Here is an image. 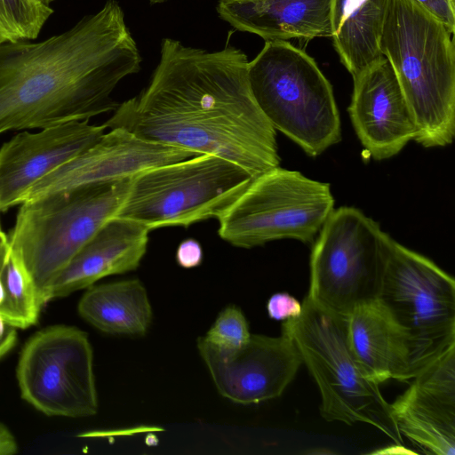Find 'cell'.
Returning <instances> with one entry per match:
<instances>
[{"label": "cell", "instance_id": "1", "mask_svg": "<svg viewBox=\"0 0 455 455\" xmlns=\"http://www.w3.org/2000/svg\"><path fill=\"white\" fill-rule=\"evenodd\" d=\"M248 60L232 46L209 52L165 38L150 83L104 124L137 137L226 158L252 177L279 166L275 130L248 80Z\"/></svg>", "mask_w": 455, "mask_h": 455}, {"label": "cell", "instance_id": "2", "mask_svg": "<svg viewBox=\"0 0 455 455\" xmlns=\"http://www.w3.org/2000/svg\"><path fill=\"white\" fill-rule=\"evenodd\" d=\"M0 44V135L115 111L111 94L141 58L116 0L44 40Z\"/></svg>", "mask_w": 455, "mask_h": 455}, {"label": "cell", "instance_id": "3", "mask_svg": "<svg viewBox=\"0 0 455 455\" xmlns=\"http://www.w3.org/2000/svg\"><path fill=\"white\" fill-rule=\"evenodd\" d=\"M453 36L415 0H388L379 50L413 117L414 140L425 148L447 146L455 135Z\"/></svg>", "mask_w": 455, "mask_h": 455}, {"label": "cell", "instance_id": "4", "mask_svg": "<svg viewBox=\"0 0 455 455\" xmlns=\"http://www.w3.org/2000/svg\"><path fill=\"white\" fill-rule=\"evenodd\" d=\"M130 180L80 186L24 201L10 252L30 276L41 306L57 275L121 205Z\"/></svg>", "mask_w": 455, "mask_h": 455}, {"label": "cell", "instance_id": "5", "mask_svg": "<svg viewBox=\"0 0 455 455\" xmlns=\"http://www.w3.org/2000/svg\"><path fill=\"white\" fill-rule=\"evenodd\" d=\"M299 315L283 321L282 331L296 344L321 395L320 413L327 421L369 424L401 444L379 385L365 377L351 352L347 316L327 310L308 295Z\"/></svg>", "mask_w": 455, "mask_h": 455}, {"label": "cell", "instance_id": "6", "mask_svg": "<svg viewBox=\"0 0 455 455\" xmlns=\"http://www.w3.org/2000/svg\"><path fill=\"white\" fill-rule=\"evenodd\" d=\"M254 100L276 131L310 156L341 140L332 86L315 60L287 41H266L248 63Z\"/></svg>", "mask_w": 455, "mask_h": 455}, {"label": "cell", "instance_id": "7", "mask_svg": "<svg viewBox=\"0 0 455 455\" xmlns=\"http://www.w3.org/2000/svg\"><path fill=\"white\" fill-rule=\"evenodd\" d=\"M252 178L235 163L211 154L156 166L130 179L113 218L149 230L218 219Z\"/></svg>", "mask_w": 455, "mask_h": 455}, {"label": "cell", "instance_id": "8", "mask_svg": "<svg viewBox=\"0 0 455 455\" xmlns=\"http://www.w3.org/2000/svg\"><path fill=\"white\" fill-rule=\"evenodd\" d=\"M376 300L408 339L413 377L455 346L453 277L391 236Z\"/></svg>", "mask_w": 455, "mask_h": 455}, {"label": "cell", "instance_id": "9", "mask_svg": "<svg viewBox=\"0 0 455 455\" xmlns=\"http://www.w3.org/2000/svg\"><path fill=\"white\" fill-rule=\"evenodd\" d=\"M333 205L328 183L277 166L251 179L217 219L218 234L231 245L246 249L287 238L309 243Z\"/></svg>", "mask_w": 455, "mask_h": 455}, {"label": "cell", "instance_id": "10", "mask_svg": "<svg viewBox=\"0 0 455 455\" xmlns=\"http://www.w3.org/2000/svg\"><path fill=\"white\" fill-rule=\"evenodd\" d=\"M388 238L358 209L333 210L312 248L307 295L322 307L345 316L375 300Z\"/></svg>", "mask_w": 455, "mask_h": 455}, {"label": "cell", "instance_id": "11", "mask_svg": "<svg viewBox=\"0 0 455 455\" xmlns=\"http://www.w3.org/2000/svg\"><path fill=\"white\" fill-rule=\"evenodd\" d=\"M16 375L22 398L48 416L80 418L98 411L92 347L76 327L35 333L23 347Z\"/></svg>", "mask_w": 455, "mask_h": 455}, {"label": "cell", "instance_id": "12", "mask_svg": "<svg viewBox=\"0 0 455 455\" xmlns=\"http://www.w3.org/2000/svg\"><path fill=\"white\" fill-rule=\"evenodd\" d=\"M196 346L218 392L240 404L280 396L303 363L296 344L283 331L278 337L251 334L235 350L214 347L204 337Z\"/></svg>", "mask_w": 455, "mask_h": 455}, {"label": "cell", "instance_id": "13", "mask_svg": "<svg viewBox=\"0 0 455 455\" xmlns=\"http://www.w3.org/2000/svg\"><path fill=\"white\" fill-rule=\"evenodd\" d=\"M196 155L144 140L122 128L110 129L90 148L35 183L23 202L80 186L130 180L145 170Z\"/></svg>", "mask_w": 455, "mask_h": 455}, {"label": "cell", "instance_id": "14", "mask_svg": "<svg viewBox=\"0 0 455 455\" xmlns=\"http://www.w3.org/2000/svg\"><path fill=\"white\" fill-rule=\"evenodd\" d=\"M104 124L71 121L36 132L17 133L0 148V212L20 204L28 190L93 145Z\"/></svg>", "mask_w": 455, "mask_h": 455}, {"label": "cell", "instance_id": "15", "mask_svg": "<svg viewBox=\"0 0 455 455\" xmlns=\"http://www.w3.org/2000/svg\"><path fill=\"white\" fill-rule=\"evenodd\" d=\"M392 403L390 415L401 435L425 451L455 454V346L412 379Z\"/></svg>", "mask_w": 455, "mask_h": 455}, {"label": "cell", "instance_id": "16", "mask_svg": "<svg viewBox=\"0 0 455 455\" xmlns=\"http://www.w3.org/2000/svg\"><path fill=\"white\" fill-rule=\"evenodd\" d=\"M348 113L370 156L384 160L416 137V126L394 69L386 57L353 77Z\"/></svg>", "mask_w": 455, "mask_h": 455}, {"label": "cell", "instance_id": "17", "mask_svg": "<svg viewBox=\"0 0 455 455\" xmlns=\"http://www.w3.org/2000/svg\"><path fill=\"white\" fill-rule=\"evenodd\" d=\"M149 231L132 220H108L54 279L48 301L88 288L103 277L138 268L147 251Z\"/></svg>", "mask_w": 455, "mask_h": 455}, {"label": "cell", "instance_id": "18", "mask_svg": "<svg viewBox=\"0 0 455 455\" xmlns=\"http://www.w3.org/2000/svg\"><path fill=\"white\" fill-rule=\"evenodd\" d=\"M220 16L266 41L331 37V0H220Z\"/></svg>", "mask_w": 455, "mask_h": 455}, {"label": "cell", "instance_id": "19", "mask_svg": "<svg viewBox=\"0 0 455 455\" xmlns=\"http://www.w3.org/2000/svg\"><path fill=\"white\" fill-rule=\"evenodd\" d=\"M347 322L351 352L366 378L378 385L413 378L408 339L379 301L359 306Z\"/></svg>", "mask_w": 455, "mask_h": 455}, {"label": "cell", "instance_id": "20", "mask_svg": "<svg viewBox=\"0 0 455 455\" xmlns=\"http://www.w3.org/2000/svg\"><path fill=\"white\" fill-rule=\"evenodd\" d=\"M387 2L331 0V37L352 77L384 57L379 42Z\"/></svg>", "mask_w": 455, "mask_h": 455}, {"label": "cell", "instance_id": "21", "mask_svg": "<svg viewBox=\"0 0 455 455\" xmlns=\"http://www.w3.org/2000/svg\"><path fill=\"white\" fill-rule=\"evenodd\" d=\"M77 309L90 324L113 335H145L153 315L147 290L139 279L93 284L82 296Z\"/></svg>", "mask_w": 455, "mask_h": 455}, {"label": "cell", "instance_id": "22", "mask_svg": "<svg viewBox=\"0 0 455 455\" xmlns=\"http://www.w3.org/2000/svg\"><path fill=\"white\" fill-rule=\"evenodd\" d=\"M0 275L4 293L0 315L6 325L26 329L36 323L43 307L36 290L24 267L10 251Z\"/></svg>", "mask_w": 455, "mask_h": 455}, {"label": "cell", "instance_id": "23", "mask_svg": "<svg viewBox=\"0 0 455 455\" xmlns=\"http://www.w3.org/2000/svg\"><path fill=\"white\" fill-rule=\"evenodd\" d=\"M52 12L39 0H0L2 42L36 39Z\"/></svg>", "mask_w": 455, "mask_h": 455}, {"label": "cell", "instance_id": "24", "mask_svg": "<svg viewBox=\"0 0 455 455\" xmlns=\"http://www.w3.org/2000/svg\"><path fill=\"white\" fill-rule=\"evenodd\" d=\"M250 337L248 322L242 310L235 305L223 308L204 336L210 344L227 350L242 347Z\"/></svg>", "mask_w": 455, "mask_h": 455}, {"label": "cell", "instance_id": "25", "mask_svg": "<svg viewBox=\"0 0 455 455\" xmlns=\"http://www.w3.org/2000/svg\"><path fill=\"white\" fill-rule=\"evenodd\" d=\"M301 309V303L285 292L272 295L267 303L268 316L276 321L296 317L300 315Z\"/></svg>", "mask_w": 455, "mask_h": 455}, {"label": "cell", "instance_id": "26", "mask_svg": "<svg viewBox=\"0 0 455 455\" xmlns=\"http://www.w3.org/2000/svg\"><path fill=\"white\" fill-rule=\"evenodd\" d=\"M204 258L202 245L194 238L183 240L176 251V261L184 268L198 267Z\"/></svg>", "mask_w": 455, "mask_h": 455}, {"label": "cell", "instance_id": "27", "mask_svg": "<svg viewBox=\"0 0 455 455\" xmlns=\"http://www.w3.org/2000/svg\"><path fill=\"white\" fill-rule=\"evenodd\" d=\"M440 20L452 33L455 32L454 0H415Z\"/></svg>", "mask_w": 455, "mask_h": 455}, {"label": "cell", "instance_id": "28", "mask_svg": "<svg viewBox=\"0 0 455 455\" xmlns=\"http://www.w3.org/2000/svg\"><path fill=\"white\" fill-rule=\"evenodd\" d=\"M18 451L16 440L10 430L0 423V455H12Z\"/></svg>", "mask_w": 455, "mask_h": 455}, {"label": "cell", "instance_id": "29", "mask_svg": "<svg viewBox=\"0 0 455 455\" xmlns=\"http://www.w3.org/2000/svg\"><path fill=\"white\" fill-rule=\"evenodd\" d=\"M17 334L12 327H9L0 338V359L3 358L16 344Z\"/></svg>", "mask_w": 455, "mask_h": 455}, {"label": "cell", "instance_id": "30", "mask_svg": "<svg viewBox=\"0 0 455 455\" xmlns=\"http://www.w3.org/2000/svg\"><path fill=\"white\" fill-rule=\"evenodd\" d=\"M9 237L4 233L0 223V271L4 264V261L9 254Z\"/></svg>", "mask_w": 455, "mask_h": 455}, {"label": "cell", "instance_id": "31", "mask_svg": "<svg viewBox=\"0 0 455 455\" xmlns=\"http://www.w3.org/2000/svg\"><path fill=\"white\" fill-rule=\"evenodd\" d=\"M5 324H6V323H4V319H3V317H2V316H1V315H0V338H1L2 336H4V334L5 333V331H6V330H7V329H5V327H4V326H5Z\"/></svg>", "mask_w": 455, "mask_h": 455}, {"label": "cell", "instance_id": "32", "mask_svg": "<svg viewBox=\"0 0 455 455\" xmlns=\"http://www.w3.org/2000/svg\"><path fill=\"white\" fill-rule=\"evenodd\" d=\"M4 286H3V283H2V279H1V275H0V305L3 302V300H4Z\"/></svg>", "mask_w": 455, "mask_h": 455}, {"label": "cell", "instance_id": "33", "mask_svg": "<svg viewBox=\"0 0 455 455\" xmlns=\"http://www.w3.org/2000/svg\"><path fill=\"white\" fill-rule=\"evenodd\" d=\"M41 1L42 3L47 4V5H50L51 3H52L54 0H39Z\"/></svg>", "mask_w": 455, "mask_h": 455}, {"label": "cell", "instance_id": "34", "mask_svg": "<svg viewBox=\"0 0 455 455\" xmlns=\"http://www.w3.org/2000/svg\"><path fill=\"white\" fill-rule=\"evenodd\" d=\"M152 4L162 3L165 0H149Z\"/></svg>", "mask_w": 455, "mask_h": 455}, {"label": "cell", "instance_id": "35", "mask_svg": "<svg viewBox=\"0 0 455 455\" xmlns=\"http://www.w3.org/2000/svg\"><path fill=\"white\" fill-rule=\"evenodd\" d=\"M2 43H3V42H2V40H1V38H0V44H1Z\"/></svg>", "mask_w": 455, "mask_h": 455}]
</instances>
